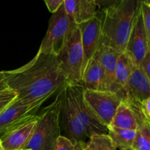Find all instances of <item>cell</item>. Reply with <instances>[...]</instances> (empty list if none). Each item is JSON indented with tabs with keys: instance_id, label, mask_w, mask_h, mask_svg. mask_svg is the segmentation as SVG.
Masks as SVG:
<instances>
[{
	"instance_id": "1",
	"label": "cell",
	"mask_w": 150,
	"mask_h": 150,
	"mask_svg": "<svg viewBox=\"0 0 150 150\" xmlns=\"http://www.w3.org/2000/svg\"><path fill=\"white\" fill-rule=\"evenodd\" d=\"M8 89L17 99L31 105H41L66 85L57 56L38 53L27 64L7 71Z\"/></svg>"
},
{
	"instance_id": "2",
	"label": "cell",
	"mask_w": 150,
	"mask_h": 150,
	"mask_svg": "<svg viewBox=\"0 0 150 150\" xmlns=\"http://www.w3.org/2000/svg\"><path fill=\"white\" fill-rule=\"evenodd\" d=\"M140 6L141 0H117L98 11L101 20L100 43L124 52Z\"/></svg>"
},
{
	"instance_id": "3",
	"label": "cell",
	"mask_w": 150,
	"mask_h": 150,
	"mask_svg": "<svg viewBox=\"0 0 150 150\" xmlns=\"http://www.w3.org/2000/svg\"><path fill=\"white\" fill-rule=\"evenodd\" d=\"M63 89V88H62ZM62 89L51 105L43 108L38 115L35 129L24 149L54 150L58 138L61 136V114Z\"/></svg>"
},
{
	"instance_id": "4",
	"label": "cell",
	"mask_w": 150,
	"mask_h": 150,
	"mask_svg": "<svg viewBox=\"0 0 150 150\" xmlns=\"http://www.w3.org/2000/svg\"><path fill=\"white\" fill-rule=\"evenodd\" d=\"M57 58L66 84L81 85L84 71V57L80 32L77 25L70 34L64 46L57 55Z\"/></svg>"
},
{
	"instance_id": "5",
	"label": "cell",
	"mask_w": 150,
	"mask_h": 150,
	"mask_svg": "<svg viewBox=\"0 0 150 150\" xmlns=\"http://www.w3.org/2000/svg\"><path fill=\"white\" fill-rule=\"evenodd\" d=\"M76 25L65 12L63 4H62L57 11L52 13L46 35L41 42L38 53L58 55Z\"/></svg>"
},
{
	"instance_id": "6",
	"label": "cell",
	"mask_w": 150,
	"mask_h": 150,
	"mask_svg": "<svg viewBox=\"0 0 150 150\" xmlns=\"http://www.w3.org/2000/svg\"><path fill=\"white\" fill-rule=\"evenodd\" d=\"M83 99L95 117L105 127H109L122 99L111 91H95L83 89Z\"/></svg>"
},
{
	"instance_id": "7",
	"label": "cell",
	"mask_w": 150,
	"mask_h": 150,
	"mask_svg": "<svg viewBox=\"0 0 150 150\" xmlns=\"http://www.w3.org/2000/svg\"><path fill=\"white\" fill-rule=\"evenodd\" d=\"M79 121L86 130L88 138L92 134H108V129L92 113L83 99L81 85H65Z\"/></svg>"
},
{
	"instance_id": "8",
	"label": "cell",
	"mask_w": 150,
	"mask_h": 150,
	"mask_svg": "<svg viewBox=\"0 0 150 150\" xmlns=\"http://www.w3.org/2000/svg\"><path fill=\"white\" fill-rule=\"evenodd\" d=\"M62 101L60 121L64 129L66 137L76 142H84L88 138L86 130L77 117L73 102L65 86L62 89Z\"/></svg>"
},
{
	"instance_id": "9",
	"label": "cell",
	"mask_w": 150,
	"mask_h": 150,
	"mask_svg": "<svg viewBox=\"0 0 150 150\" xmlns=\"http://www.w3.org/2000/svg\"><path fill=\"white\" fill-rule=\"evenodd\" d=\"M38 115H32L7 130L0 138L3 150H23L35 129Z\"/></svg>"
},
{
	"instance_id": "10",
	"label": "cell",
	"mask_w": 150,
	"mask_h": 150,
	"mask_svg": "<svg viewBox=\"0 0 150 150\" xmlns=\"http://www.w3.org/2000/svg\"><path fill=\"white\" fill-rule=\"evenodd\" d=\"M84 57V70L100 44L101 20L98 12L92 18L77 24Z\"/></svg>"
},
{
	"instance_id": "11",
	"label": "cell",
	"mask_w": 150,
	"mask_h": 150,
	"mask_svg": "<svg viewBox=\"0 0 150 150\" xmlns=\"http://www.w3.org/2000/svg\"><path fill=\"white\" fill-rule=\"evenodd\" d=\"M149 51L150 42L146 39L140 8L133 23L125 51L130 56L135 65L139 67L144 57Z\"/></svg>"
},
{
	"instance_id": "12",
	"label": "cell",
	"mask_w": 150,
	"mask_h": 150,
	"mask_svg": "<svg viewBox=\"0 0 150 150\" xmlns=\"http://www.w3.org/2000/svg\"><path fill=\"white\" fill-rule=\"evenodd\" d=\"M40 107V105L27 104L16 98L0 112V134L4 133L30 116L35 115Z\"/></svg>"
},
{
	"instance_id": "13",
	"label": "cell",
	"mask_w": 150,
	"mask_h": 150,
	"mask_svg": "<svg viewBox=\"0 0 150 150\" xmlns=\"http://www.w3.org/2000/svg\"><path fill=\"white\" fill-rule=\"evenodd\" d=\"M120 97L122 100L127 98L137 102H142L150 98V79L145 76L140 67L135 66Z\"/></svg>"
},
{
	"instance_id": "14",
	"label": "cell",
	"mask_w": 150,
	"mask_h": 150,
	"mask_svg": "<svg viewBox=\"0 0 150 150\" xmlns=\"http://www.w3.org/2000/svg\"><path fill=\"white\" fill-rule=\"evenodd\" d=\"M81 86L84 89L106 91L104 83L103 70L100 64L98 48L86 64L82 77Z\"/></svg>"
},
{
	"instance_id": "15",
	"label": "cell",
	"mask_w": 150,
	"mask_h": 150,
	"mask_svg": "<svg viewBox=\"0 0 150 150\" xmlns=\"http://www.w3.org/2000/svg\"><path fill=\"white\" fill-rule=\"evenodd\" d=\"M63 5L76 24L92 18L98 12L95 0H64Z\"/></svg>"
},
{
	"instance_id": "16",
	"label": "cell",
	"mask_w": 150,
	"mask_h": 150,
	"mask_svg": "<svg viewBox=\"0 0 150 150\" xmlns=\"http://www.w3.org/2000/svg\"><path fill=\"white\" fill-rule=\"evenodd\" d=\"M100 60L104 73V83L106 91H111L115 79L117 60L121 52L116 51L111 47L100 44L98 47Z\"/></svg>"
},
{
	"instance_id": "17",
	"label": "cell",
	"mask_w": 150,
	"mask_h": 150,
	"mask_svg": "<svg viewBox=\"0 0 150 150\" xmlns=\"http://www.w3.org/2000/svg\"><path fill=\"white\" fill-rule=\"evenodd\" d=\"M135 66L136 65L133 60L125 51L120 54L117 60L115 79L111 92L117 94L120 96L127 85Z\"/></svg>"
},
{
	"instance_id": "18",
	"label": "cell",
	"mask_w": 150,
	"mask_h": 150,
	"mask_svg": "<svg viewBox=\"0 0 150 150\" xmlns=\"http://www.w3.org/2000/svg\"><path fill=\"white\" fill-rule=\"evenodd\" d=\"M109 127L133 130H136L137 128V123L133 112L124 103L122 102L117 108L108 128Z\"/></svg>"
},
{
	"instance_id": "19",
	"label": "cell",
	"mask_w": 150,
	"mask_h": 150,
	"mask_svg": "<svg viewBox=\"0 0 150 150\" xmlns=\"http://www.w3.org/2000/svg\"><path fill=\"white\" fill-rule=\"evenodd\" d=\"M108 136L111 138L117 149L131 150L136 136V130L109 127L108 128Z\"/></svg>"
},
{
	"instance_id": "20",
	"label": "cell",
	"mask_w": 150,
	"mask_h": 150,
	"mask_svg": "<svg viewBox=\"0 0 150 150\" xmlns=\"http://www.w3.org/2000/svg\"><path fill=\"white\" fill-rule=\"evenodd\" d=\"M83 150H117L108 134H92L85 142Z\"/></svg>"
},
{
	"instance_id": "21",
	"label": "cell",
	"mask_w": 150,
	"mask_h": 150,
	"mask_svg": "<svg viewBox=\"0 0 150 150\" xmlns=\"http://www.w3.org/2000/svg\"><path fill=\"white\" fill-rule=\"evenodd\" d=\"M131 150H150V122L138 126Z\"/></svg>"
},
{
	"instance_id": "22",
	"label": "cell",
	"mask_w": 150,
	"mask_h": 150,
	"mask_svg": "<svg viewBox=\"0 0 150 150\" xmlns=\"http://www.w3.org/2000/svg\"><path fill=\"white\" fill-rule=\"evenodd\" d=\"M85 142H76L66 136H60L54 150H83Z\"/></svg>"
},
{
	"instance_id": "23",
	"label": "cell",
	"mask_w": 150,
	"mask_h": 150,
	"mask_svg": "<svg viewBox=\"0 0 150 150\" xmlns=\"http://www.w3.org/2000/svg\"><path fill=\"white\" fill-rule=\"evenodd\" d=\"M140 8L146 39L150 42V4L141 2Z\"/></svg>"
},
{
	"instance_id": "24",
	"label": "cell",
	"mask_w": 150,
	"mask_h": 150,
	"mask_svg": "<svg viewBox=\"0 0 150 150\" xmlns=\"http://www.w3.org/2000/svg\"><path fill=\"white\" fill-rule=\"evenodd\" d=\"M17 95L10 89L0 92V112L10 105L16 98Z\"/></svg>"
},
{
	"instance_id": "25",
	"label": "cell",
	"mask_w": 150,
	"mask_h": 150,
	"mask_svg": "<svg viewBox=\"0 0 150 150\" xmlns=\"http://www.w3.org/2000/svg\"><path fill=\"white\" fill-rule=\"evenodd\" d=\"M139 67L144 73L145 76L150 79V51H148L145 57H144L139 65Z\"/></svg>"
},
{
	"instance_id": "26",
	"label": "cell",
	"mask_w": 150,
	"mask_h": 150,
	"mask_svg": "<svg viewBox=\"0 0 150 150\" xmlns=\"http://www.w3.org/2000/svg\"><path fill=\"white\" fill-rule=\"evenodd\" d=\"M48 7V10L51 13H54L57 11L60 6L63 4L64 0H43Z\"/></svg>"
},
{
	"instance_id": "27",
	"label": "cell",
	"mask_w": 150,
	"mask_h": 150,
	"mask_svg": "<svg viewBox=\"0 0 150 150\" xmlns=\"http://www.w3.org/2000/svg\"><path fill=\"white\" fill-rule=\"evenodd\" d=\"M140 108L144 117L150 121V98L140 103Z\"/></svg>"
},
{
	"instance_id": "28",
	"label": "cell",
	"mask_w": 150,
	"mask_h": 150,
	"mask_svg": "<svg viewBox=\"0 0 150 150\" xmlns=\"http://www.w3.org/2000/svg\"><path fill=\"white\" fill-rule=\"evenodd\" d=\"M117 1V0H95L97 7L99 9V10H102L110 7Z\"/></svg>"
},
{
	"instance_id": "29",
	"label": "cell",
	"mask_w": 150,
	"mask_h": 150,
	"mask_svg": "<svg viewBox=\"0 0 150 150\" xmlns=\"http://www.w3.org/2000/svg\"><path fill=\"white\" fill-rule=\"evenodd\" d=\"M7 71H0V92L9 89L7 83Z\"/></svg>"
},
{
	"instance_id": "30",
	"label": "cell",
	"mask_w": 150,
	"mask_h": 150,
	"mask_svg": "<svg viewBox=\"0 0 150 150\" xmlns=\"http://www.w3.org/2000/svg\"><path fill=\"white\" fill-rule=\"evenodd\" d=\"M141 2L146 3V4H150V0H141Z\"/></svg>"
},
{
	"instance_id": "31",
	"label": "cell",
	"mask_w": 150,
	"mask_h": 150,
	"mask_svg": "<svg viewBox=\"0 0 150 150\" xmlns=\"http://www.w3.org/2000/svg\"><path fill=\"white\" fill-rule=\"evenodd\" d=\"M0 150H3L2 146H1V140H0Z\"/></svg>"
},
{
	"instance_id": "32",
	"label": "cell",
	"mask_w": 150,
	"mask_h": 150,
	"mask_svg": "<svg viewBox=\"0 0 150 150\" xmlns=\"http://www.w3.org/2000/svg\"><path fill=\"white\" fill-rule=\"evenodd\" d=\"M25 150H30V149H25Z\"/></svg>"
}]
</instances>
